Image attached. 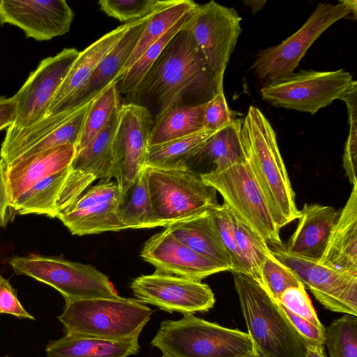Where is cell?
<instances>
[{
	"mask_svg": "<svg viewBox=\"0 0 357 357\" xmlns=\"http://www.w3.org/2000/svg\"><path fill=\"white\" fill-rule=\"evenodd\" d=\"M75 155V146L66 144L7 165L6 176L10 208L36 183L68 167Z\"/></svg>",
	"mask_w": 357,
	"mask_h": 357,
	"instance_id": "cell-22",
	"label": "cell"
},
{
	"mask_svg": "<svg viewBox=\"0 0 357 357\" xmlns=\"http://www.w3.org/2000/svg\"><path fill=\"white\" fill-rule=\"evenodd\" d=\"M178 320H166L151 345L172 357H239L255 351L248 333L184 314Z\"/></svg>",
	"mask_w": 357,
	"mask_h": 357,
	"instance_id": "cell-5",
	"label": "cell"
},
{
	"mask_svg": "<svg viewBox=\"0 0 357 357\" xmlns=\"http://www.w3.org/2000/svg\"><path fill=\"white\" fill-rule=\"evenodd\" d=\"M273 254L290 268L328 310L357 316V275L272 245Z\"/></svg>",
	"mask_w": 357,
	"mask_h": 357,
	"instance_id": "cell-13",
	"label": "cell"
},
{
	"mask_svg": "<svg viewBox=\"0 0 357 357\" xmlns=\"http://www.w3.org/2000/svg\"><path fill=\"white\" fill-rule=\"evenodd\" d=\"M134 21L116 27L91 44L82 52H79L77 58L55 93L44 119L61 114H63L66 105L83 86L102 59L132 25Z\"/></svg>",
	"mask_w": 357,
	"mask_h": 357,
	"instance_id": "cell-21",
	"label": "cell"
},
{
	"mask_svg": "<svg viewBox=\"0 0 357 357\" xmlns=\"http://www.w3.org/2000/svg\"><path fill=\"white\" fill-rule=\"evenodd\" d=\"M160 357H172V356L167 355V354H162V356Z\"/></svg>",
	"mask_w": 357,
	"mask_h": 357,
	"instance_id": "cell-51",
	"label": "cell"
},
{
	"mask_svg": "<svg viewBox=\"0 0 357 357\" xmlns=\"http://www.w3.org/2000/svg\"><path fill=\"white\" fill-rule=\"evenodd\" d=\"M6 166L0 158V227H6L8 208H10L6 176Z\"/></svg>",
	"mask_w": 357,
	"mask_h": 357,
	"instance_id": "cell-46",
	"label": "cell"
},
{
	"mask_svg": "<svg viewBox=\"0 0 357 357\" xmlns=\"http://www.w3.org/2000/svg\"><path fill=\"white\" fill-rule=\"evenodd\" d=\"M340 211L319 204H305L298 223L285 250L300 257L319 261L326 249Z\"/></svg>",
	"mask_w": 357,
	"mask_h": 357,
	"instance_id": "cell-23",
	"label": "cell"
},
{
	"mask_svg": "<svg viewBox=\"0 0 357 357\" xmlns=\"http://www.w3.org/2000/svg\"><path fill=\"white\" fill-rule=\"evenodd\" d=\"M140 256L153 265L155 271L195 281L229 271L227 267L196 252L165 229L145 242Z\"/></svg>",
	"mask_w": 357,
	"mask_h": 357,
	"instance_id": "cell-19",
	"label": "cell"
},
{
	"mask_svg": "<svg viewBox=\"0 0 357 357\" xmlns=\"http://www.w3.org/2000/svg\"><path fill=\"white\" fill-rule=\"evenodd\" d=\"M3 357H9V356H3Z\"/></svg>",
	"mask_w": 357,
	"mask_h": 357,
	"instance_id": "cell-53",
	"label": "cell"
},
{
	"mask_svg": "<svg viewBox=\"0 0 357 357\" xmlns=\"http://www.w3.org/2000/svg\"><path fill=\"white\" fill-rule=\"evenodd\" d=\"M239 357H257V351H253L252 352H250L248 354H245L244 356H239Z\"/></svg>",
	"mask_w": 357,
	"mask_h": 357,
	"instance_id": "cell-50",
	"label": "cell"
},
{
	"mask_svg": "<svg viewBox=\"0 0 357 357\" xmlns=\"http://www.w3.org/2000/svg\"><path fill=\"white\" fill-rule=\"evenodd\" d=\"M232 275L256 351L264 357H305V342L268 291L245 273Z\"/></svg>",
	"mask_w": 357,
	"mask_h": 357,
	"instance_id": "cell-3",
	"label": "cell"
},
{
	"mask_svg": "<svg viewBox=\"0 0 357 357\" xmlns=\"http://www.w3.org/2000/svg\"><path fill=\"white\" fill-rule=\"evenodd\" d=\"M234 119L235 118L227 105L223 91L216 93L209 101L206 102L204 109L205 128L218 131Z\"/></svg>",
	"mask_w": 357,
	"mask_h": 357,
	"instance_id": "cell-43",
	"label": "cell"
},
{
	"mask_svg": "<svg viewBox=\"0 0 357 357\" xmlns=\"http://www.w3.org/2000/svg\"><path fill=\"white\" fill-rule=\"evenodd\" d=\"M185 25L168 43L132 96L154 103L156 116L188 105L186 100L190 105L206 103L223 91Z\"/></svg>",
	"mask_w": 357,
	"mask_h": 357,
	"instance_id": "cell-1",
	"label": "cell"
},
{
	"mask_svg": "<svg viewBox=\"0 0 357 357\" xmlns=\"http://www.w3.org/2000/svg\"><path fill=\"white\" fill-rule=\"evenodd\" d=\"M232 220L235 238L242 258L245 274L263 286L260 269L266 258L272 253V250L264 240L233 214Z\"/></svg>",
	"mask_w": 357,
	"mask_h": 357,
	"instance_id": "cell-35",
	"label": "cell"
},
{
	"mask_svg": "<svg viewBox=\"0 0 357 357\" xmlns=\"http://www.w3.org/2000/svg\"><path fill=\"white\" fill-rule=\"evenodd\" d=\"M353 81L352 75L344 69L302 70L264 85L261 94L275 107L314 114L333 100L340 99Z\"/></svg>",
	"mask_w": 357,
	"mask_h": 357,
	"instance_id": "cell-10",
	"label": "cell"
},
{
	"mask_svg": "<svg viewBox=\"0 0 357 357\" xmlns=\"http://www.w3.org/2000/svg\"><path fill=\"white\" fill-rule=\"evenodd\" d=\"M74 13L64 0L0 1V25L21 29L26 38L48 40L69 31Z\"/></svg>",
	"mask_w": 357,
	"mask_h": 357,
	"instance_id": "cell-18",
	"label": "cell"
},
{
	"mask_svg": "<svg viewBox=\"0 0 357 357\" xmlns=\"http://www.w3.org/2000/svg\"><path fill=\"white\" fill-rule=\"evenodd\" d=\"M205 104L177 106L156 116L150 132L149 147L204 129Z\"/></svg>",
	"mask_w": 357,
	"mask_h": 357,
	"instance_id": "cell-27",
	"label": "cell"
},
{
	"mask_svg": "<svg viewBox=\"0 0 357 357\" xmlns=\"http://www.w3.org/2000/svg\"><path fill=\"white\" fill-rule=\"evenodd\" d=\"M130 288L140 302L169 313L207 312L215 303L214 294L208 284L158 271L135 278Z\"/></svg>",
	"mask_w": 357,
	"mask_h": 357,
	"instance_id": "cell-16",
	"label": "cell"
},
{
	"mask_svg": "<svg viewBox=\"0 0 357 357\" xmlns=\"http://www.w3.org/2000/svg\"><path fill=\"white\" fill-rule=\"evenodd\" d=\"M15 100L13 97H0V131L7 129L15 121Z\"/></svg>",
	"mask_w": 357,
	"mask_h": 357,
	"instance_id": "cell-47",
	"label": "cell"
},
{
	"mask_svg": "<svg viewBox=\"0 0 357 357\" xmlns=\"http://www.w3.org/2000/svg\"><path fill=\"white\" fill-rule=\"evenodd\" d=\"M68 167L36 183L15 202L11 208L20 215L33 213L56 218V203Z\"/></svg>",
	"mask_w": 357,
	"mask_h": 357,
	"instance_id": "cell-31",
	"label": "cell"
},
{
	"mask_svg": "<svg viewBox=\"0 0 357 357\" xmlns=\"http://www.w3.org/2000/svg\"><path fill=\"white\" fill-rule=\"evenodd\" d=\"M165 229L202 256L231 271V261L211 218L209 211L174 222Z\"/></svg>",
	"mask_w": 357,
	"mask_h": 357,
	"instance_id": "cell-25",
	"label": "cell"
},
{
	"mask_svg": "<svg viewBox=\"0 0 357 357\" xmlns=\"http://www.w3.org/2000/svg\"><path fill=\"white\" fill-rule=\"evenodd\" d=\"M325 344L330 357H357V317L345 314L326 328Z\"/></svg>",
	"mask_w": 357,
	"mask_h": 357,
	"instance_id": "cell-37",
	"label": "cell"
},
{
	"mask_svg": "<svg viewBox=\"0 0 357 357\" xmlns=\"http://www.w3.org/2000/svg\"><path fill=\"white\" fill-rule=\"evenodd\" d=\"M153 215L162 227L199 215L219 205L217 191L189 166L146 165Z\"/></svg>",
	"mask_w": 357,
	"mask_h": 357,
	"instance_id": "cell-6",
	"label": "cell"
},
{
	"mask_svg": "<svg viewBox=\"0 0 357 357\" xmlns=\"http://www.w3.org/2000/svg\"><path fill=\"white\" fill-rule=\"evenodd\" d=\"M278 304L297 332L305 342L307 347H324L326 328L324 326H317L292 312L280 303Z\"/></svg>",
	"mask_w": 357,
	"mask_h": 357,
	"instance_id": "cell-44",
	"label": "cell"
},
{
	"mask_svg": "<svg viewBox=\"0 0 357 357\" xmlns=\"http://www.w3.org/2000/svg\"><path fill=\"white\" fill-rule=\"evenodd\" d=\"M217 131L204 128L195 133L149 147L146 165L180 167L188 165L202 146Z\"/></svg>",
	"mask_w": 357,
	"mask_h": 357,
	"instance_id": "cell-32",
	"label": "cell"
},
{
	"mask_svg": "<svg viewBox=\"0 0 357 357\" xmlns=\"http://www.w3.org/2000/svg\"><path fill=\"white\" fill-rule=\"evenodd\" d=\"M243 120L235 119L231 123L215 132L198 150L192 159H204L214 165L213 169H220L245 160L241 130Z\"/></svg>",
	"mask_w": 357,
	"mask_h": 357,
	"instance_id": "cell-29",
	"label": "cell"
},
{
	"mask_svg": "<svg viewBox=\"0 0 357 357\" xmlns=\"http://www.w3.org/2000/svg\"><path fill=\"white\" fill-rule=\"evenodd\" d=\"M79 52L64 48L43 59L20 90L13 96L16 104L14 122L6 129L2 144L42 121L49 106Z\"/></svg>",
	"mask_w": 357,
	"mask_h": 357,
	"instance_id": "cell-11",
	"label": "cell"
},
{
	"mask_svg": "<svg viewBox=\"0 0 357 357\" xmlns=\"http://www.w3.org/2000/svg\"><path fill=\"white\" fill-rule=\"evenodd\" d=\"M319 261L357 275V182L340 211Z\"/></svg>",
	"mask_w": 357,
	"mask_h": 357,
	"instance_id": "cell-24",
	"label": "cell"
},
{
	"mask_svg": "<svg viewBox=\"0 0 357 357\" xmlns=\"http://www.w3.org/2000/svg\"><path fill=\"white\" fill-rule=\"evenodd\" d=\"M241 142L245 161L280 229L299 217L275 132L262 112L250 106L243 121Z\"/></svg>",
	"mask_w": 357,
	"mask_h": 357,
	"instance_id": "cell-2",
	"label": "cell"
},
{
	"mask_svg": "<svg viewBox=\"0 0 357 357\" xmlns=\"http://www.w3.org/2000/svg\"><path fill=\"white\" fill-rule=\"evenodd\" d=\"M139 351L137 340L114 342L75 334H65L46 346L48 357H129Z\"/></svg>",
	"mask_w": 357,
	"mask_h": 357,
	"instance_id": "cell-26",
	"label": "cell"
},
{
	"mask_svg": "<svg viewBox=\"0 0 357 357\" xmlns=\"http://www.w3.org/2000/svg\"><path fill=\"white\" fill-rule=\"evenodd\" d=\"M152 313L139 301L119 296L67 302L57 318L65 334L128 342L138 339Z\"/></svg>",
	"mask_w": 357,
	"mask_h": 357,
	"instance_id": "cell-4",
	"label": "cell"
},
{
	"mask_svg": "<svg viewBox=\"0 0 357 357\" xmlns=\"http://www.w3.org/2000/svg\"><path fill=\"white\" fill-rule=\"evenodd\" d=\"M260 275L264 287L278 302L287 289L303 284L296 273L272 253L263 262Z\"/></svg>",
	"mask_w": 357,
	"mask_h": 357,
	"instance_id": "cell-38",
	"label": "cell"
},
{
	"mask_svg": "<svg viewBox=\"0 0 357 357\" xmlns=\"http://www.w3.org/2000/svg\"><path fill=\"white\" fill-rule=\"evenodd\" d=\"M305 357H327L324 352V347L307 346Z\"/></svg>",
	"mask_w": 357,
	"mask_h": 357,
	"instance_id": "cell-48",
	"label": "cell"
},
{
	"mask_svg": "<svg viewBox=\"0 0 357 357\" xmlns=\"http://www.w3.org/2000/svg\"><path fill=\"white\" fill-rule=\"evenodd\" d=\"M9 264L15 274L31 277L54 288L66 303L120 296L109 277L90 264L37 254L15 256Z\"/></svg>",
	"mask_w": 357,
	"mask_h": 357,
	"instance_id": "cell-9",
	"label": "cell"
},
{
	"mask_svg": "<svg viewBox=\"0 0 357 357\" xmlns=\"http://www.w3.org/2000/svg\"><path fill=\"white\" fill-rule=\"evenodd\" d=\"M241 20L234 8L210 1L197 4L185 25L220 85L241 33Z\"/></svg>",
	"mask_w": 357,
	"mask_h": 357,
	"instance_id": "cell-12",
	"label": "cell"
},
{
	"mask_svg": "<svg viewBox=\"0 0 357 357\" xmlns=\"http://www.w3.org/2000/svg\"><path fill=\"white\" fill-rule=\"evenodd\" d=\"M121 105L118 82H114L91 102L75 146V154L84 149L106 124L114 109Z\"/></svg>",
	"mask_w": 357,
	"mask_h": 357,
	"instance_id": "cell-33",
	"label": "cell"
},
{
	"mask_svg": "<svg viewBox=\"0 0 357 357\" xmlns=\"http://www.w3.org/2000/svg\"><path fill=\"white\" fill-rule=\"evenodd\" d=\"M196 6L197 3L190 0H169L165 6L153 13L144 28L133 52L114 82H118L120 77L151 45Z\"/></svg>",
	"mask_w": 357,
	"mask_h": 357,
	"instance_id": "cell-28",
	"label": "cell"
},
{
	"mask_svg": "<svg viewBox=\"0 0 357 357\" xmlns=\"http://www.w3.org/2000/svg\"><path fill=\"white\" fill-rule=\"evenodd\" d=\"M211 218L231 261V272L245 273L233 227L232 214L224 204L209 211Z\"/></svg>",
	"mask_w": 357,
	"mask_h": 357,
	"instance_id": "cell-41",
	"label": "cell"
},
{
	"mask_svg": "<svg viewBox=\"0 0 357 357\" xmlns=\"http://www.w3.org/2000/svg\"><path fill=\"white\" fill-rule=\"evenodd\" d=\"M255 351H256V350H255ZM257 357H264V356H263L262 355L259 354V353H257Z\"/></svg>",
	"mask_w": 357,
	"mask_h": 357,
	"instance_id": "cell-52",
	"label": "cell"
},
{
	"mask_svg": "<svg viewBox=\"0 0 357 357\" xmlns=\"http://www.w3.org/2000/svg\"><path fill=\"white\" fill-rule=\"evenodd\" d=\"M153 13L134 21L132 25L99 62L83 86L70 100L63 114L75 112L114 82L133 52Z\"/></svg>",
	"mask_w": 357,
	"mask_h": 357,
	"instance_id": "cell-20",
	"label": "cell"
},
{
	"mask_svg": "<svg viewBox=\"0 0 357 357\" xmlns=\"http://www.w3.org/2000/svg\"><path fill=\"white\" fill-rule=\"evenodd\" d=\"M120 196L116 181L100 180L89 187L58 218L77 236L126 229L118 215Z\"/></svg>",
	"mask_w": 357,
	"mask_h": 357,
	"instance_id": "cell-17",
	"label": "cell"
},
{
	"mask_svg": "<svg viewBox=\"0 0 357 357\" xmlns=\"http://www.w3.org/2000/svg\"><path fill=\"white\" fill-rule=\"evenodd\" d=\"M286 308L311 323L321 326L303 284L286 289L278 301Z\"/></svg>",
	"mask_w": 357,
	"mask_h": 357,
	"instance_id": "cell-42",
	"label": "cell"
},
{
	"mask_svg": "<svg viewBox=\"0 0 357 357\" xmlns=\"http://www.w3.org/2000/svg\"><path fill=\"white\" fill-rule=\"evenodd\" d=\"M340 100L347 107L349 135L345 144L343 154V167L346 174L353 185L357 182V82L354 80L349 88L344 93Z\"/></svg>",
	"mask_w": 357,
	"mask_h": 357,
	"instance_id": "cell-39",
	"label": "cell"
},
{
	"mask_svg": "<svg viewBox=\"0 0 357 357\" xmlns=\"http://www.w3.org/2000/svg\"><path fill=\"white\" fill-rule=\"evenodd\" d=\"M91 100L85 103L70 118L36 142L11 163L22 160L37 153L58 146L70 144L75 147L81 133L87 109Z\"/></svg>",
	"mask_w": 357,
	"mask_h": 357,
	"instance_id": "cell-36",
	"label": "cell"
},
{
	"mask_svg": "<svg viewBox=\"0 0 357 357\" xmlns=\"http://www.w3.org/2000/svg\"><path fill=\"white\" fill-rule=\"evenodd\" d=\"M121 105L89 144L77 153L56 203V218L67 212L82 193L96 180L113 177L112 146Z\"/></svg>",
	"mask_w": 357,
	"mask_h": 357,
	"instance_id": "cell-14",
	"label": "cell"
},
{
	"mask_svg": "<svg viewBox=\"0 0 357 357\" xmlns=\"http://www.w3.org/2000/svg\"><path fill=\"white\" fill-rule=\"evenodd\" d=\"M266 2V1L265 0H249L245 1L244 3L246 6L251 8V12L253 14H255L257 11L264 7V5Z\"/></svg>",
	"mask_w": 357,
	"mask_h": 357,
	"instance_id": "cell-49",
	"label": "cell"
},
{
	"mask_svg": "<svg viewBox=\"0 0 357 357\" xmlns=\"http://www.w3.org/2000/svg\"><path fill=\"white\" fill-rule=\"evenodd\" d=\"M168 1L159 0H100V10L121 22H131L151 15Z\"/></svg>",
	"mask_w": 357,
	"mask_h": 357,
	"instance_id": "cell-40",
	"label": "cell"
},
{
	"mask_svg": "<svg viewBox=\"0 0 357 357\" xmlns=\"http://www.w3.org/2000/svg\"><path fill=\"white\" fill-rule=\"evenodd\" d=\"M195 9V8H194ZM192 9L151 45L137 61L120 77L119 94L133 96L139 83L172 38L187 24Z\"/></svg>",
	"mask_w": 357,
	"mask_h": 357,
	"instance_id": "cell-34",
	"label": "cell"
},
{
	"mask_svg": "<svg viewBox=\"0 0 357 357\" xmlns=\"http://www.w3.org/2000/svg\"><path fill=\"white\" fill-rule=\"evenodd\" d=\"M153 125V118L147 107L133 102L121 105L112 146L113 177L121 193L144 169Z\"/></svg>",
	"mask_w": 357,
	"mask_h": 357,
	"instance_id": "cell-15",
	"label": "cell"
},
{
	"mask_svg": "<svg viewBox=\"0 0 357 357\" xmlns=\"http://www.w3.org/2000/svg\"><path fill=\"white\" fill-rule=\"evenodd\" d=\"M203 181L218 192L231 213L267 244L282 245L280 229L248 162H239L200 174Z\"/></svg>",
	"mask_w": 357,
	"mask_h": 357,
	"instance_id": "cell-7",
	"label": "cell"
},
{
	"mask_svg": "<svg viewBox=\"0 0 357 357\" xmlns=\"http://www.w3.org/2000/svg\"><path fill=\"white\" fill-rule=\"evenodd\" d=\"M8 314L20 319L34 320L35 318L22 306L17 297V291L8 279L0 273V314Z\"/></svg>",
	"mask_w": 357,
	"mask_h": 357,
	"instance_id": "cell-45",
	"label": "cell"
},
{
	"mask_svg": "<svg viewBox=\"0 0 357 357\" xmlns=\"http://www.w3.org/2000/svg\"><path fill=\"white\" fill-rule=\"evenodd\" d=\"M118 215L126 229L162 227L153 213L144 169L134 183L121 193Z\"/></svg>",
	"mask_w": 357,
	"mask_h": 357,
	"instance_id": "cell-30",
	"label": "cell"
},
{
	"mask_svg": "<svg viewBox=\"0 0 357 357\" xmlns=\"http://www.w3.org/2000/svg\"><path fill=\"white\" fill-rule=\"evenodd\" d=\"M356 1L337 4L319 3L303 25L276 46L260 50L251 69L264 85L294 73L301 59L318 38L333 24L350 14L356 17Z\"/></svg>",
	"mask_w": 357,
	"mask_h": 357,
	"instance_id": "cell-8",
	"label": "cell"
}]
</instances>
